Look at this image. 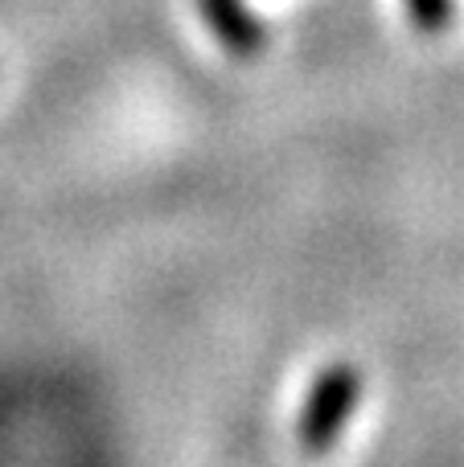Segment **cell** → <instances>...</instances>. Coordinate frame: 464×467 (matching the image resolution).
<instances>
[{
	"instance_id": "6da1fadb",
	"label": "cell",
	"mask_w": 464,
	"mask_h": 467,
	"mask_svg": "<svg viewBox=\"0 0 464 467\" xmlns=\"http://www.w3.org/2000/svg\"><path fill=\"white\" fill-rule=\"evenodd\" d=\"M362 402V369L350 361H333L312 378L304 394L301 419H296V439L309 455H325L342 443V431L358 414Z\"/></svg>"
},
{
	"instance_id": "3957f363",
	"label": "cell",
	"mask_w": 464,
	"mask_h": 467,
	"mask_svg": "<svg viewBox=\"0 0 464 467\" xmlns=\"http://www.w3.org/2000/svg\"><path fill=\"white\" fill-rule=\"evenodd\" d=\"M407 16L416 29L436 33L452 21V0H407Z\"/></svg>"
},
{
	"instance_id": "7a4b0ae2",
	"label": "cell",
	"mask_w": 464,
	"mask_h": 467,
	"mask_svg": "<svg viewBox=\"0 0 464 467\" xmlns=\"http://www.w3.org/2000/svg\"><path fill=\"white\" fill-rule=\"evenodd\" d=\"M202 21L214 29V37L230 49L235 57H255L268 46V29L259 16H251L243 8V0H197Z\"/></svg>"
}]
</instances>
